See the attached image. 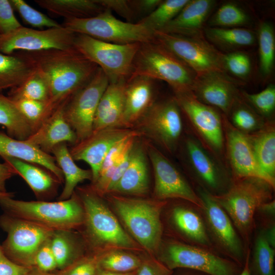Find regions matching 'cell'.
<instances>
[{"mask_svg":"<svg viewBox=\"0 0 275 275\" xmlns=\"http://www.w3.org/2000/svg\"><path fill=\"white\" fill-rule=\"evenodd\" d=\"M138 138L131 148L124 173L109 194L135 197H145L148 194L150 180L146 144Z\"/></svg>","mask_w":275,"mask_h":275,"instance_id":"7402d4cb","label":"cell"},{"mask_svg":"<svg viewBox=\"0 0 275 275\" xmlns=\"http://www.w3.org/2000/svg\"><path fill=\"white\" fill-rule=\"evenodd\" d=\"M146 135L166 152L175 153L182 139L183 124L180 108L174 97L155 101L135 124Z\"/></svg>","mask_w":275,"mask_h":275,"instance_id":"8fae6325","label":"cell"},{"mask_svg":"<svg viewBox=\"0 0 275 275\" xmlns=\"http://www.w3.org/2000/svg\"><path fill=\"white\" fill-rule=\"evenodd\" d=\"M67 100L60 104L43 121L26 140L28 143L47 153H51L60 144L68 143L74 145L77 143L75 133L64 117V107Z\"/></svg>","mask_w":275,"mask_h":275,"instance_id":"cb8c5ba5","label":"cell"},{"mask_svg":"<svg viewBox=\"0 0 275 275\" xmlns=\"http://www.w3.org/2000/svg\"><path fill=\"white\" fill-rule=\"evenodd\" d=\"M199 196L202 201V209L214 238L228 255L241 264L243 248L230 218L210 194L202 189L199 191Z\"/></svg>","mask_w":275,"mask_h":275,"instance_id":"44dd1931","label":"cell"},{"mask_svg":"<svg viewBox=\"0 0 275 275\" xmlns=\"http://www.w3.org/2000/svg\"><path fill=\"white\" fill-rule=\"evenodd\" d=\"M180 275H206V274L198 272V271L189 270L188 272H185Z\"/></svg>","mask_w":275,"mask_h":275,"instance_id":"6125c7cd","label":"cell"},{"mask_svg":"<svg viewBox=\"0 0 275 275\" xmlns=\"http://www.w3.org/2000/svg\"><path fill=\"white\" fill-rule=\"evenodd\" d=\"M14 11H16L23 22L33 28L42 29L60 28L62 26L45 14L36 10L23 0H9Z\"/></svg>","mask_w":275,"mask_h":275,"instance_id":"f6af8a7d","label":"cell"},{"mask_svg":"<svg viewBox=\"0 0 275 275\" xmlns=\"http://www.w3.org/2000/svg\"><path fill=\"white\" fill-rule=\"evenodd\" d=\"M226 71L240 78H245L250 73L251 62L249 56L244 52L233 51L224 55Z\"/></svg>","mask_w":275,"mask_h":275,"instance_id":"7dc6e473","label":"cell"},{"mask_svg":"<svg viewBox=\"0 0 275 275\" xmlns=\"http://www.w3.org/2000/svg\"><path fill=\"white\" fill-rule=\"evenodd\" d=\"M162 1L161 0H129V3L136 19L140 17L141 19L151 14Z\"/></svg>","mask_w":275,"mask_h":275,"instance_id":"db71d44e","label":"cell"},{"mask_svg":"<svg viewBox=\"0 0 275 275\" xmlns=\"http://www.w3.org/2000/svg\"><path fill=\"white\" fill-rule=\"evenodd\" d=\"M104 9L116 12L127 22L133 23L136 17L129 0H96Z\"/></svg>","mask_w":275,"mask_h":275,"instance_id":"816d5d0a","label":"cell"},{"mask_svg":"<svg viewBox=\"0 0 275 275\" xmlns=\"http://www.w3.org/2000/svg\"><path fill=\"white\" fill-rule=\"evenodd\" d=\"M155 257L172 270L183 268L206 275L239 274L237 265L232 261L175 240H162Z\"/></svg>","mask_w":275,"mask_h":275,"instance_id":"30bf717a","label":"cell"},{"mask_svg":"<svg viewBox=\"0 0 275 275\" xmlns=\"http://www.w3.org/2000/svg\"><path fill=\"white\" fill-rule=\"evenodd\" d=\"M0 156L19 159L44 167L60 182L64 180L63 173L52 155L28 143L13 138L0 131Z\"/></svg>","mask_w":275,"mask_h":275,"instance_id":"484cf974","label":"cell"},{"mask_svg":"<svg viewBox=\"0 0 275 275\" xmlns=\"http://www.w3.org/2000/svg\"><path fill=\"white\" fill-rule=\"evenodd\" d=\"M223 123L226 164L234 179L257 178L274 188L275 182L262 171L257 162L249 135L234 128L223 114Z\"/></svg>","mask_w":275,"mask_h":275,"instance_id":"ac0fdd59","label":"cell"},{"mask_svg":"<svg viewBox=\"0 0 275 275\" xmlns=\"http://www.w3.org/2000/svg\"><path fill=\"white\" fill-rule=\"evenodd\" d=\"M77 194L85 211L81 237L90 253L115 250L145 252L126 232L103 197L90 187L78 188Z\"/></svg>","mask_w":275,"mask_h":275,"instance_id":"7a4b0ae2","label":"cell"},{"mask_svg":"<svg viewBox=\"0 0 275 275\" xmlns=\"http://www.w3.org/2000/svg\"><path fill=\"white\" fill-rule=\"evenodd\" d=\"M141 44H116L75 34L73 46L101 68L111 82L127 80L130 77L133 61Z\"/></svg>","mask_w":275,"mask_h":275,"instance_id":"9c48e42d","label":"cell"},{"mask_svg":"<svg viewBox=\"0 0 275 275\" xmlns=\"http://www.w3.org/2000/svg\"><path fill=\"white\" fill-rule=\"evenodd\" d=\"M0 227L7 233L1 246L4 254L14 262L27 267L35 265L38 251L54 231L6 213L0 216Z\"/></svg>","mask_w":275,"mask_h":275,"instance_id":"7c38bea8","label":"cell"},{"mask_svg":"<svg viewBox=\"0 0 275 275\" xmlns=\"http://www.w3.org/2000/svg\"><path fill=\"white\" fill-rule=\"evenodd\" d=\"M241 93L243 100L267 121L273 120L275 110V86L270 84L257 93Z\"/></svg>","mask_w":275,"mask_h":275,"instance_id":"ee69618b","label":"cell"},{"mask_svg":"<svg viewBox=\"0 0 275 275\" xmlns=\"http://www.w3.org/2000/svg\"><path fill=\"white\" fill-rule=\"evenodd\" d=\"M254 248L253 265L255 275H274V250L264 233L258 235Z\"/></svg>","mask_w":275,"mask_h":275,"instance_id":"7bdbcfd3","label":"cell"},{"mask_svg":"<svg viewBox=\"0 0 275 275\" xmlns=\"http://www.w3.org/2000/svg\"><path fill=\"white\" fill-rule=\"evenodd\" d=\"M100 254L90 253L85 255L73 263L63 275H97L101 270Z\"/></svg>","mask_w":275,"mask_h":275,"instance_id":"c3c4849f","label":"cell"},{"mask_svg":"<svg viewBox=\"0 0 275 275\" xmlns=\"http://www.w3.org/2000/svg\"><path fill=\"white\" fill-rule=\"evenodd\" d=\"M239 84L227 73L213 71L197 75L190 91L199 101L227 116L241 96Z\"/></svg>","mask_w":275,"mask_h":275,"instance_id":"d6986e66","label":"cell"},{"mask_svg":"<svg viewBox=\"0 0 275 275\" xmlns=\"http://www.w3.org/2000/svg\"><path fill=\"white\" fill-rule=\"evenodd\" d=\"M260 70L268 76L272 71L275 57V36L272 25L268 22L260 23L258 34Z\"/></svg>","mask_w":275,"mask_h":275,"instance_id":"ab89813d","label":"cell"},{"mask_svg":"<svg viewBox=\"0 0 275 275\" xmlns=\"http://www.w3.org/2000/svg\"><path fill=\"white\" fill-rule=\"evenodd\" d=\"M173 270L168 268L155 256L145 252L135 275H172Z\"/></svg>","mask_w":275,"mask_h":275,"instance_id":"681fc988","label":"cell"},{"mask_svg":"<svg viewBox=\"0 0 275 275\" xmlns=\"http://www.w3.org/2000/svg\"><path fill=\"white\" fill-rule=\"evenodd\" d=\"M22 26L14 15L9 0H0V35L8 33Z\"/></svg>","mask_w":275,"mask_h":275,"instance_id":"f907efd6","label":"cell"},{"mask_svg":"<svg viewBox=\"0 0 275 275\" xmlns=\"http://www.w3.org/2000/svg\"><path fill=\"white\" fill-rule=\"evenodd\" d=\"M41 8L65 19L95 16L104 9L96 0H35Z\"/></svg>","mask_w":275,"mask_h":275,"instance_id":"d6a6232c","label":"cell"},{"mask_svg":"<svg viewBox=\"0 0 275 275\" xmlns=\"http://www.w3.org/2000/svg\"><path fill=\"white\" fill-rule=\"evenodd\" d=\"M274 228L272 227L266 232L264 233L266 238L270 245L274 248Z\"/></svg>","mask_w":275,"mask_h":275,"instance_id":"91938a15","label":"cell"},{"mask_svg":"<svg viewBox=\"0 0 275 275\" xmlns=\"http://www.w3.org/2000/svg\"><path fill=\"white\" fill-rule=\"evenodd\" d=\"M154 176V199H180L202 209V201L173 163L152 144H146Z\"/></svg>","mask_w":275,"mask_h":275,"instance_id":"e0dca14e","label":"cell"},{"mask_svg":"<svg viewBox=\"0 0 275 275\" xmlns=\"http://www.w3.org/2000/svg\"><path fill=\"white\" fill-rule=\"evenodd\" d=\"M226 117L234 128L246 134L259 130L267 121L243 100L241 95Z\"/></svg>","mask_w":275,"mask_h":275,"instance_id":"74e56055","label":"cell"},{"mask_svg":"<svg viewBox=\"0 0 275 275\" xmlns=\"http://www.w3.org/2000/svg\"><path fill=\"white\" fill-rule=\"evenodd\" d=\"M136 271L128 273H118L101 269L97 275H135Z\"/></svg>","mask_w":275,"mask_h":275,"instance_id":"94428289","label":"cell"},{"mask_svg":"<svg viewBox=\"0 0 275 275\" xmlns=\"http://www.w3.org/2000/svg\"><path fill=\"white\" fill-rule=\"evenodd\" d=\"M154 79L146 76H130L125 84L123 126L131 128L156 101Z\"/></svg>","mask_w":275,"mask_h":275,"instance_id":"603a6c76","label":"cell"},{"mask_svg":"<svg viewBox=\"0 0 275 275\" xmlns=\"http://www.w3.org/2000/svg\"><path fill=\"white\" fill-rule=\"evenodd\" d=\"M16 175L13 168L6 162L0 163V191L7 192L6 182Z\"/></svg>","mask_w":275,"mask_h":275,"instance_id":"9f6ffc18","label":"cell"},{"mask_svg":"<svg viewBox=\"0 0 275 275\" xmlns=\"http://www.w3.org/2000/svg\"><path fill=\"white\" fill-rule=\"evenodd\" d=\"M0 125L6 128L7 134L17 140L25 141L35 131L14 101L0 93Z\"/></svg>","mask_w":275,"mask_h":275,"instance_id":"e575fe53","label":"cell"},{"mask_svg":"<svg viewBox=\"0 0 275 275\" xmlns=\"http://www.w3.org/2000/svg\"><path fill=\"white\" fill-rule=\"evenodd\" d=\"M106 196L126 232L146 253L155 256L162 240L161 213L167 201L114 194Z\"/></svg>","mask_w":275,"mask_h":275,"instance_id":"3957f363","label":"cell"},{"mask_svg":"<svg viewBox=\"0 0 275 275\" xmlns=\"http://www.w3.org/2000/svg\"><path fill=\"white\" fill-rule=\"evenodd\" d=\"M154 40L172 52L197 75L213 71L227 73L224 54L204 36L186 37L156 31Z\"/></svg>","mask_w":275,"mask_h":275,"instance_id":"4fadbf2b","label":"cell"},{"mask_svg":"<svg viewBox=\"0 0 275 275\" xmlns=\"http://www.w3.org/2000/svg\"><path fill=\"white\" fill-rule=\"evenodd\" d=\"M174 93V97L187 119L193 134L227 166L223 114L216 108L199 101L190 91Z\"/></svg>","mask_w":275,"mask_h":275,"instance_id":"ba28073f","label":"cell"},{"mask_svg":"<svg viewBox=\"0 0 275 275\" xmlns=\"http://www.w3.org/2000/svg\"><path fill=\"white\" fill-rule=\"evenodd\" d=\"M250 253L248 251L246 256L244 267L238 275H252L250 266Z\"/></svg>","mask_w":275,"mask_h":275,"instance_id":"680465c9","label":"cell"},{"mask_svg":"<svg viewBox=\"0 0 275 275\" xmlns=\"http://www.w3.org/2000/svg\"><path fill=\"white\" fill-rule=\"evenodd\" d=\"M188 2V0L162 1L151 14L136 22L153 31H159L177 15Z\"/></svg>","mask_w":275,"mask_h":275,"instance_id":"60d3db41","label":"cell"},{"mask_svg":"<svg viewBox=\"0 0 275 275\" xmlns=\"http://www.w3.org/2000/svg\"><path fill=\"white\" fill-rule=\"evenodd\" d=\"M8 97L13 101L28 99L47 103L50 90L43 74L36 67L34 72L20 85L10 90Z\"/></svg>","mask_w":275,"mask_h":275,"instance_id":"8d00e7d4","label":"cell"},{"mask_svg":"<svg viewBox=\"0 0 275 275\" xmlns=\"http://www.w3.org/2000/svg\"><path fill=\"white\" fill-rule=\"evenodd\" d=\"M50 245L57 266L62 268L84 256L87 248L81 236L71 230H54Z\"/></svg>","mask_w":275,"mask_h":275,"instance_id":"1f68e13d","label":"cell"},{"mask_svg":"<svg viewBox=\"0 0 275 275\" xmlns=\"http://www.w3.org/2000/svg\"><path fill=\"white\" fill-rule=\"evenodd\" d=\"M131 251L115 250L100 253L99 266L102 270L118 273L137 270L142 262V255Z\"/></svg>","mask_w":275,"mask_h":275,"instance_id":"f35d334b","label":"cell"},{"mask_svg":"<svg viewBox=\"0 0 275 275\" xmlns=\"http://www.w3.org/2000/svg\"><path fill=\"white\" fill-rule=\"evenodd\" d=\"M51 153L65 179L64 187L59 200H67L74 194L79 183L86 180L92 181V171L91 170L81 169L76 165L68 149L67 143H63L57 145Z\"/></svg>","mask_w":275,"mask_h":275,"instance_id":"f1b7e54d","label":"cell"},{"mask_svg":"<svg viewBox=\"0 0 275 275\" xmlns=\"http://www.w3.org/2000/svg\"><path fill=\"white\" fill-rule=\"evenodd\" d=\"M138 131L126 128H108L94 131L77 143L70 150L74 160L87 163L92 173V183L97 179L102 162L110 149L118 141Z\"/></svg>","mask_w":275,"mask_h":275,"instance_id":"ffe728a7","label":"cell"},{"mask_svg":"<svg viewBox=\"0 0 275 275\" xmlns=\"http://www.w3.org/2000/svg\"><path fill=\"white\" fill-rule=\"evenodd\" d=\"M62 25L75 34L116 44L143 43L154 40V31L140 23L118 19L106 9L93 17L65 19Z\"/></svg>","mask_w":275,"mask_h":275,"instance_id":"52a82bcc","label":"cell"},{"mask_svg":"<svg viewBox=\"0 0 275 275\" xmlns=\"http://www.w3.org/2000/svg\"><path fill=\"white\" fill-rule=\"evenodd\" d=\"M273 189L263 180L247 177L235 179L224 193L211 195L246 237L251 232L255 212L261 204L271 200Z\"/></svg>","mask_w":275,"mask_h":275,"instance_id":"8992f818","label":"cell"},{"mask_svg":"<svg viewBox=\"0 0 275 275\" xmlns=\"http://www.w3.org/2000/svg\"><path fill=\"white\" fill-rule=\"evenodd\" d=\"M258 210H261V211L268 214H274L275 210L274 200H271L263 203L259 207Z\"/></svg>","mask_w":275,"mask_h":275,"instance_id":"6f0895ef","label":"cell"},{"mask_svg":"<svg viewBox=\"0 0 275 275\" xmlns=\"http://www.w3.org/2000/svg\"><path fill=\"white\" fill-rule=\"evenodd\" d=\"M135 75L164 81L177 93L190 91L197 74L172 52L153 40L141 44L130 76Z\"/></svg>","mask_w":275,"mask_h":275,"instance_id":"5b68a950","label":"cell"},{"mask_svg":"<svg viewBox=\"0 0 275 275\" xmlns=\"http://www.w3.org/2000/svg\"><path fill=\"white\" fill-rule=\"evenodd\" d=\"M126 80L109 82L95 113L93 132L108 128H124V96Z\"/></svg>","mask_w":275,"mask_h":275,"instance_id":"4316f807","label":"cell"},{"mask_svg":"<svg viewBox=\"0 0 275 275\" xmlns=\"http://www.w3.org/2000/svg\"><path fill=\"white\" fill-rule=\"evenodd\" d=\"M171 218L175 227L195 242L207 246L210 241L201 217L193 210L183 206L174 207Z\"/></svg>","mask_w":275,"mask_h":275,"instance_id":"836d02e7","label":"cell"},{"mask_svg":"<svg viewBox=\"0 0 275 275\" xmlns=\"http://www.w3.org/2000/svg\"><path fill=\"white\" fill-rule=\"evenodd\" d=\"M13 101L23 116L32 126L35 131L54 110L50 108L47 103L42 101L28 99Z\"/></svg>","mask_w":275,"mask_h":275,"instance_id":"bcb514c9","label":"cell"},{"mask_svg":"<svg viewBox=\"0 0 275 275\" xmlns=\"http://www.w3.org/2000/svg\"><path fill=\"white\" fill-rule=\"evenodd\" d=\"M5 213L52 230H71L81 228L85 211L75 191L68 199L57 202L25 201L13 197L0 199Z\"/></svg>","mask_w":275,"mask_h":275,"instance_id":"277c9868","label":"cell"},{"mask_svg":"<svg viewBox=\"0 0 275 275\" xmlns=\"http://www.w3.org/2000/svg\"><path fill=\"white\" fill-rule=\"evenodd\" d=\"M180 148L183 162L188 171L213 195L220 194L226 183L225 164L218 159L191 133L182 138Z\"/></svg>","mask_w":275,"mask_h":275,"instance_id":"9a60e30c","label":"cell"},{"mask_svg":"<svg viewBox=\"0 0 275 275\" xmlns=\"http://www.w3.org/2000/svg\"><path fill=\"white\" fill-rule=\"evenodd\" d=\"M248 135L260 167L271 180L275 182L274 121H267L261 129Z\"/></svg>","mask_w":275,"mask_h":275,"instance_id":"4dcf8cb0","label":"cell"},{"mask_svg":"<svg viewBox=\"0 0 275 275\" xmlns=\"http://www.w3.org/2000/svg\"><path fill=\"white\" fill-rule=\"evenodd\" d=\"M3 252L2 251V247L0 246V257L3 254Z\"/></svg>","mask_w":275,"mask_h":275,"instance_id":"e7e4bbea","label":"cell"},{"mask_svg":"<svg viewBox=\"0 0 275 275\" xmlns=\"http://www.w3.org/2000/svg\"><path fill=\"white\" fill-rule=\"evenodd\" d=\"M108 84L107 76L98 67L91 80L66 100L64 117L75 133L77 143L93 132L95 113Z\"/></svg>","mask_w":275,"mask_h":275,"instance_id":"5bb4252c","label":"cell"},{"mask_svg":"<svg viewBox=\"0 0 275 275\" xmlns=\"http://www.w3.org/2000/svg\"><path fill=\"white\" fill-rule=\"evenodd\" d=\"M75 34L63 26L36 30L23 26L0 35V52L11 54L15 51L37 52L49 49H70Z\"/></svg>","mask_w":275,"mask_h":275,"instance_id":"2e32d148","label":"cell"},{"mask_svg":"<svg viewBox=\"0 0 275 275\" xmlns=\"http://www.w3.org/2000/svg\"><path fill=\"white\" fill-rule=\"evenodd\" d=\"M24 53L47 79L52 109L86 85L98 68L75 48Z\"/></svg>","mask_w":275,"mask_h":275,"instance_id":"6da1fadb","label":"cell"},{"mask_svg":"<svg viewBox=\"0 0 275 275\" xmlns=\"http://www.w3.org/2000/svg\"><path fill=\"white\" fill-rule=\"evenodd\" d=\"M250 17L240 7L233 3L222 5L209 20L210 27L240 28L249 23Z\"/></svg>","mask_w":275,"mask_h":275,"instance_id":"b9f144b4","label":"cell"},{"mask_svg":"<svg viewBox=\"0 0 275 275\" xmlns=\"http://www.w3.org/2000/svg\"><path fill=\"white\" fill-rule=\"evenodd\" d=\"M30 271L26 275H33V274H30Z\"/></svg>","mask_w":275,"mask_h":275,"instance_id":"03108f58","label":"cell"},{"mask_svg":"<svg viewBox=\"0 0 275 275\" xmlns=\"http://www.w3.org/2000/svg\"><path fill=\"white\" fill-rule=\"evenodd\" d=\"M35 265L43 271H51L57 266L56 261L50 245V239L38 251L35 259Z\"/></svg>","mask_w":275,"mask_h":275,"instance_id":"f5cc1de1","label":"cell"},{"mask_svg":"<svg viewBox=\"0 0 275 275\" xmlns=\"http://www.w3.org/2000/svg\"><path fill=\"white\" fill-rule=\"evenodd\" d=\"M33 62L24 52H0V93L20 85L35 70Z\"/></svg>","mask_w":275,"mask_h":275,"instance_id":"f546056e","label":"cell"},{"mask_svg":"<svg viewBox=\"0 0 275 275\" xmlns=\"http://www.w3.org/2000/svg\"><path fill=\"white\" fill-rule=\"evenodd\" d=\"M214 4L212 0H188L177 15L159 31L186 37L204 36V24Z\"/></svg>","mask_w":275,"mask_h":275,"instance_id":"d4e9b609","label":"cell"},{"mask_svg":"<svg viewBox=\"0 0 275 275\" xmlns=\"http://www.w3.org/2000/svg\"><path fill=\"white\" fill-rule=\"evenodd\" d=\"M14 194L11 192H2L0 191V199L5 197H13Z\"/></svg>","mask_w":275,"mask_h":275,"instance_id":"be15d7a7","label":"cell"},{"mask_svg":"<svg viewBox=\"0 0 275 275\" xmlns=\"http://www.w3.org/2000/svg\"><path fill=\"white\" fill-rule=\"evenodd\" d=\"M30 271L29 267L14 262L4 253L1 256L0 275H26Z\"/></svg>","mask_w":275,"mask_h":275,"instance_id":"11a10c76","label":"cell"},{"mask_svg":"<svg viewBox=\"0 0 275 275\" xmlns=\"http://www.w3.org/2000/svg\"><path fill=\"white\" fill-rule=\"evenodd\" d=\"M27 183L37 197H45L53 193L60 182L49 171L43 170L37 164L19 159L1 157Z\"/></svg>","mask_w":275,"mask_h":275,"instance_id":"83f0119b","label":"cell"},{"mask_svg":"<svg viewBox=\"0 0 275 275\" xmlns=\"http://www.w3.org/2000/svg\"><path fill=\"white\" fill-rule=\"evenodd\" d=\"M207 40L213 45L225 48L249 46L255 42L254 33L242 28L208 27L204 30Z\"/></svg>","mask_w":275,"mask_h":275,"instance_id":"d590c367","label":"cell"}]
</instances>
